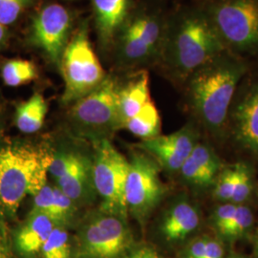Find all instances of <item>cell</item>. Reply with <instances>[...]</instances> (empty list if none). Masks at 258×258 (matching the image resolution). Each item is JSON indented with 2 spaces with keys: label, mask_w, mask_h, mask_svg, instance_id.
I'll return each instance as SVG.
<instances>
[{
  "label": "cell",
  "mask_w": 258,
  "mask_h": 258,
  "mask_svg": "<svg viewBox=\"0 0 258 258\" xmlns=\"http://www.w3.org/2000/svg\"><path fill=\"white\" fill-rule=\"evenodd\" d=\"M225 50L211 21L191 0L169 10L156 67L171 82L183 85L194 71Z\"/></svg>",
  "instance_id": "1"
},
{
  "label": "cell",
  "mask_w": 258,
  "mask_h": 258,
  "mask_svg": "<svg viewBox=\"0 0 258 258\" xmlns=\"http://www.w3.org/2000/svg\"><path fill=\"white\" fill-rule=\"evenodd\" d=\"M250 66L248 58L225 50L183 84L188 109L212 133H220L227 126L233 97Z\"/></svg>",
  "instance_id": "2"
},
{
  "label": "cell",
  "mask_w": 258,
  "mask_h": 258,
  "mask_svg": "<svg viewBox=\"0 0 258 258\" xmlns=\"http://www.w3.org/2000/svg\"><path fill=\"white\" fill-rule=\"evenodd\" d=\"M165 4L160 0L135 2L111 47L119 70L132 72L156 67L169 12Z\"/></svg>",
  "instance_id": "3"
},
{
  "label": "cell",
  "mask_w": 258,
  "mask_h": 258,
  "mask_svg": "<svg viewBox=\"0 0 258 258\" xmlns=\"http://www.w3.org/2000/svg\"><path fill=\"white\" fill-rule=\"evenodd\" d=\"M53 148L24 141L0 142V212L14 219L27 195L48 182Z\"/></svg>",
  "instance_id": "4"
},
{
  "label": "cell",
  "mask_w": 258,
  "mask_h": 258,
  "mask_svg": "<svg viewBox=\"0 0 258 258\" xmlns=\"http://www.w3.org/2000/svg\"><path fill=\"white\" fill-rule=\"evenodd\" d=\"M211 21L225 48L258 57V0H192Z\"/></svg>",
  "instance_id": "5"
},
{
  "label": "cell",
  "mask_w": 258,
  "mask_h": 258,
  "mask_svg": "<svg viewBox=\"0 0 258 258\" xmlns=\"http://www.w3.org/2000/svg\"><path fill=\"white\" fill-rule=\"evenodd\" d=\"M120 81L115 75H106L92 92L71 104L67 120L73 135L97 142L121 129L119 115Z\"/></svg>",
  "instance_id": "6"
},
{
  "label": "cell",
  "mask_w": 258,
  "mask_h": 258,
  "mask_svg": "<svg viewBox=\"0 0 258 258\" xmlns=\"http://www.w3.org/2000/svg\"><path fill=\"white\" fill-rule=\"evenodd\" d=\"M73 258H124L135 247L127 217L98 209L75 227Z\"/></svg>",
  "instance_id": "7"
},
{
  "label": "cell",
  "mask_w": 258,
  "mask_h": 258,
  "mask_svg": "<svg viewBox=\"0 0 258 258\" xmlns=\"http://www.w3.org/2000/svg\"><path fill=\"white\" fill-rule=\"evenodd\" d=\"M58 69L64 82V91L60 99L64 105H71L92 92L105 79L107 74L93 50L86 20L75 28Z\"/></svg>",
  "instance_id": "8"
},
{
  "label": "cell",
  "mask_w": 258,
  "mask_h": 258,
  "mask_svg": "<svg viewBox=\"0 0 258 258\" xmlns=\"http://www.w3.org/2000/svg\"><path fill=\"white\" fill-rule=\"evenodd\" d=\"M93 180L102 200L100 210L127 217L124 187L128 172V160L108 139L93 142Z\"/></svg>",
  "instance_id": "9"
},
{
  "label": "cell",
  "mask_w": 258,
  "mask_h": 258,
  "mask_svg": "<svg viewBox=\"0 0 258 258\" xmlns=\"http://www.w3.org/2000/svg\"><path fill=\"white\" fill-rule=\"evenodd\" d=\"M161 167L144 151H134L128 160V172L124 187L127 213L144 226L162 202L166 186L160 177Z\"/></svg>",
  "instance_id": "10"
},
{
  "label": "cell",
  "mask_w": 258,
  "mask_h": 258,
  "mask_svg": "<svg viewBox=\"0 0 258 258\" xmlns=\"http://www.w3.org/2000/svg\"><path fill=\"white\" fill-rule=\"evenodd\" d=\"M74 17L64 6L51 3L38 10L28 31V43L39 50L47 61L57 66L73 34Z\"/></svg>",
  "instance_id": "11"
},
{
  "label": "cell",
  "mask_w": 258,
  "mask_h": 258,
  "mask_svg": "<svg viewBox=\"0 0 258 258\" xmlns=\"http://www.w3.org/2000/svg\"><path fill=\"white\" fill-rule=\"evenodd\" d=\"M228 123L242 148L258 155V69L240 82L231 102Z\"/></svg>",
  "instance_id": "12"
},
{
  "label": "cell",
  "mask_w": 258,
  "mask_h": 258,
  "mask_svg": "<svg viewBox=\"0 0 258 258\" xmlns=\"http://www.w3.org/2000/svg\"><path fill=\"white\" fill-rule=\"evenodd\" d=\"M197 143V129L192 123H188L171 134L143 140L136 145V148L152 157L161 168L175 173L179 172Z\"/></svg>",
  "instance_id": "13"
},
{
  "label": "cell",
  "mask_w": 258,
  "mask_h": 258,
  "mask_svg": "<svg viewBox=\"0 0 258 258\" xmlns=\"http://www.w3.org/2000/svg\"><path fill=\"white\" fill-rule=\"evenodd\" d=\"M55 182L80 209L91 205L97 197L93 180V153L75 148L64 173Z\"/></svg>",
  "instance_id": "14"
},
{
  "label": "cell",
  "mask_w": 258,
  "mask_h": 258,
  "mask_svg": "<svg viewBox=\"0 0 258 258\" xmlns=\"http://www.w3.org/2000/svg\"><path fill=\"white\" fill-rule=\"evenodd\" d=\"M56 222L42 212L32 210L12 235L13 249L18 258H39L40 250Z\"/></svg>",
  "instance_id": "15"
},
{
  "label": "cell",
  "mask_w": 258,
  "mask_h": 258,
  "mask_svg": "<svg viewBox=\"0 0 258 258\" xmlns=\"http://www.w3.org/2000/svg\"><path fill=\"white\" fill-rule=\"evenodd\" d=\"M201 223V213L196 205L184 197L176 199L163 213L159 233L169 244L186 239Z\"/></svg>",
  "instance_id": "16"
},
{
  "label": "cell",
  "mask_w": 258,
  "mask_h": 258,
  "mask_svg": "<svg viewBox=\"0 0 258 258\" xmlns=\"http://www.w3.org/2000/svg\"><path fill=\"white\" fill-rule=\"evenodd\" d=\"M93 19L102 51H110L115 37L133 8L134 0H91Z\"/></svg>",
  "instance_id": "17"
},
{
  "label": "cell",
  "mask_w": 258,
  "mask_h": 258,
  "mask_svg": "<svg viewBox=\"0 0 258 258\" xmlns=\"http://www.w3.org/2000/svg\"><path fill=\"white\" fill-rule=\"evenodd\" d=\"M33 197V209L53 218L59 226L75 229L81 219L80 208L55 184L47 182Z\"/></svg>",
  "instance_id": "18"
},
{
  "label": "cell",
  "mask_w": 258,
  "mask_h": 258,
  "mask_svg": "<svg viewBox=\"0 0 258 258\" xmlns=\"http://www.w3.org/2000/svg\"><path fill=\"white\" fill-rule=\"evenodd\" d=\"M127 79L120 81L119 90V115L121 128L150 101L149 75L148 70L128 72Z\"/></svg>",
  "instance_id": "19"
},
{
  "label": "cell",
  "mask_w": 258,
  "mask_h": 258,
  "mask_svg": "<svg viewBox=\"0 0 258 258\" xmlns=\"http://www.w3.org/2000/svg\"><path fill=\"white\" fill-rule=\"evenodd\" d=\"M47 111L44 97L40 93H34L26 102L18 105L15 115L16 126L25 134L36 133L43 126Z\"/></svg>",
  "instance_id": "20"
},
{
  "label": "cell",
  "mask_w": 258,
  "mask_h": 258,
  "mask_svg": "<svg viewBox=\"0 0 258 258\" xmlns=\"http://www.w3.org/2000/svg\"><path fill=\"white\" fill-rule=\"evenodd\" d=\"M161 117L155 103L148 101L138 113L127 120L123 128L143 140L154 138L161 135Z\"/></svg>",
  "instance_id": "21"
},
{
  "label": "cell",
  "mask_w": 258,
  "mask_h": 258,
  "mask_svg": "<svg viewBox=\"0 0 258 258\" xmlns=\"http://www.w3.org/2000/svg\"><path fill=\"white\" fill-rule=\"evenodd\" d=\"M70 231L63 226L55 227L42 246L39 258H73L74 240Z\"/></svg>",
  "instance_id": "22"
},
{
  "label": "cell",
  "mask_w": 258,
  "mask_h": 258,
  "mask_svg": "<svg viewBox=\"0 0 258 258\" xmlns=\"http://www.w3.org/2000/svg\"><path fill=\"white\" fill-rule=\"evenodd\" d=\"M38 76L37 66L28 59H9L1 67V77L10 87H18L35 81Z\"/></svg>",
  "instance_id": "23"
},
{
  "label": "cell",
  "mask_w": 258,
  "mask_h": 258,
  "mask_svg": "<svg viewBox=\"0 0 258 258\" xmlns=\"http://www.w3.org/2000/svg\"><path fill=\"white\" fill-rule=\"evenodd\" d=\"M190 157L202 169L206 176L212 181V184H214L216 177L219 175L224 168L221 159L216 154V152L210 146L203 143H197Z\"/></svg>",
  "instance_id": "24"
},
{
  "label": "cell",
  "mask_w": 258,
  "mask_h": 258,
  "mask_svg": "<svg viewBox=\"0 0 258 258\" xmlns=\"http://www.w3.org/2000/svg\"><path fill=\"white\" fill-rule=\"evenodd\" d=\"M235 184L231 203L244 205L248 201L253 189L252 171L246 163H237L234 165Z\"/></svg>",
  "instance_id": "25"
},
{
  "label": "cell",
  "mask_w": 258,
  "mask_h": 258,
  "mask_svg": "<svg viewBox=\"0 0 258 258\" xmlns=\"http://www.w3.org/2000/svg\"><path fill=\"white\" fill-rule=\"evenodd\" d=\"M253 213L245 205H237L231 225L223 235L229 240H237L244 237L253 226Z\"/></svg>",
  "instance_id": "26"
},
{
  "label": "cell",
  "mask_w": 258,
  "mask_h": 258,
  "mask_svg": "<svg viewBox=\"0 0 258 258\" xmlns=\"http://www.w3.org/2000/svg\"><path fill=\"white\" fill-rule=\"evenodd\" d=\"M235 169L232 167L223 168L214 181V197L223 203H231L234 191Z\"/></svg>",
  "instance_id": "27"
},
{
  "label": "cell",
  "mask_w": 258,
  "mask_h": 258,
  "mask_svg": "<svg viewBox=\"0 0 258 258\" xmlns=\"http://www.w3.org/2000/svg\"><path fill=\"white\" fill-rule=\"evenodd\" d=\"M36 0H0V23L9 26L30 8Z\"/></svg>",
  "instance_id": "28"
},
{
  "label": "cell",
  "mask_w": 258,
  "mask_h": 258,
  "mask_svg": "<svg viewBox=\"0 0 258 258\" xmlns=\"http://www.w3.org/2000/svg\"><path fill=\"white\" fill-rule=\"evenodd\" d=\"M179 172L186 184L195 187L206 188L213 184L190 155L184 160V164L181 166Z\"/></svg>",
  "instance_id": "29"
},
{
  "label": "cell",
  "mask_w": 258,
  "mask_h": 258,
  "mask_svg": "<svg viewBox=\"0 0 258 258\" xmlns=\"http://www.w3.org/2000/svg\"><path fill=\"white\" fill-rule=\"evenodd\" d=\"M236 208L237 205L235 204L224 203L218 206L213 212L212 217V226L222 236L230 227Z\"/></svg>",
  "instance_id": "30"
},
{
  "label": "cell",
  "mask_w": 258,
  "mask_h": 258,
  "mask_svg": "<svg viewBox=\"0 0 258 258\" xmlns=\"http://www.w3.org/2000/svg\"><path fill=\"white\" fill-rule=\"evenodd\" d=\"M0 258H18L12 244V235H10L5 217L0 212Z\"/></svg>",
  "instance_id": "31"
},
{
  "label": "cell",
  "mask_w": 258,
  "mask_h": 258,
  "mask_svg": "<svg viewBox=\"0 0 258 258\" xmlns=\"http://www.w3.org/2000/svg\"><path fill=\"white\" fill-rule=\"evenodd\" d=\"M207 235L197 237L191 240L184 248L182 253L183 258H204L206 244H207Z\"/></svg>",
  "instance_id": "32"
},
{
  "label": "cell",
  "mask_w": 258,
  "mask_h": 258,
  "mask_svg": "<svg viewBox=\"0 0 258 258\" xmlns=\"http://www.w3.org/2000/svg\"><path fill=\"white\" fill-rule=\"evenodd\" d=\"M124 258H160L156 249L149 245H135Z\"/></svg>",
  "instance_id": "33"
},
{
  "label": "cell",
  "mask_w": 258,
  "mask_h": 258,
  "mask_svg": "<svg viewBox=\"0 0 258 258\" xmlns=\"http://www.w3.org/2000/svg\"><path fill=\"white\" fill-rule=\"evenodd\" d=\"M224 253L225 250L221 242L208 236L204 258H224Z\"/></svg>",
  "instance_id": "34"
},
{
  "label": "cell",
  "mask_w": 258,
  "mask_h": 258,
  "mask_svg": "<svg viewBox=\"0 0 258 258\" xmlns=\"http://www.w3.org/2000/svg\"><path fill=\"white\" fill-rule=\"evenodd\" d=\"M10 33L7 26H4L0 23V51L7 45L9 40Z\"/></svg>",
  "instance_id": "35"
},
{
  "label": "cell",
  "mask_w": 258,
  "mask_h": 258,
  "mask_svg": "<svg viewBox=\"0 0 258 258\" xmlns=\"http://www.w3.org/2000/svg\"><path fill=\"white\" fill-rule=\"evenodd\" d=\"M255 250H256V254H257L258 256V232L256 238H255Z\"/></svg>",
  "instance_id": "36"
},
{
  "label": "cell",
  "mask_w": 258,
  "mask_h": 258,
  "mask_svg": "<svg viewBox=\"0 0 258 258\" xmlns=\"http://www.w3.org/2000/svg\"><path fill=\"white\" fill-rule=\"evenodd\" d=\"M228 258H243L239 256V255H231V256H229Z\"/></svg>",
  "instance_id": "37"
},
{
  "label": "cell",
  "mask_w": 258,
  "mask_h": 258,
  "mask_svg": "<svg viewBox=\"0 0 258 258\" xmlns=\"http://www.w3.org/2000/svg\"><path fill=\"white\" fill-rule=\"evenodd\" d=\"M160 1H163V2H166L167 0H160Z\"/></svg>",
  "instance_id": "38"
}]
</instances>
